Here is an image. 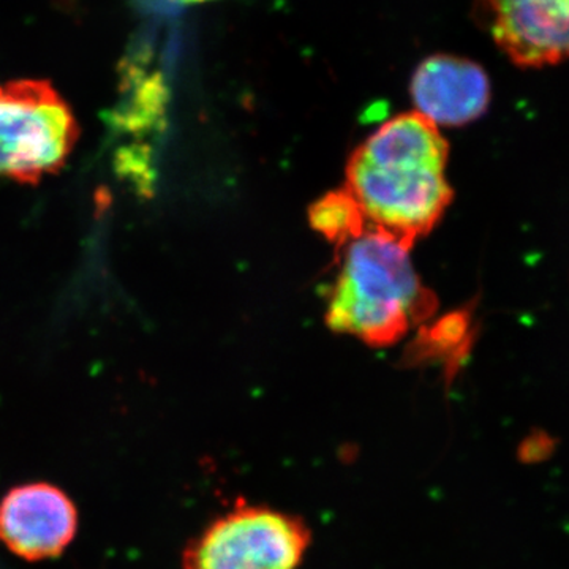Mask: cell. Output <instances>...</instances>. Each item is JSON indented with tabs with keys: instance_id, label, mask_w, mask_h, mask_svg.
<instances>
[{
	"instance_id": "cell-1",
	"label": "cell",
	"mask_w": 569,
	"mask_h": 569,
	"mask_svg": "<svg viewBox=\"0 0 569 569\" xmlns=\"http://www.w3.org/2000/svg\"><path fill=\"white\" fill-rule=\"evenodd\" d=\"M448 142L436 123L408 112L380 127L347 164V192L370 228L408 249L440 222L452 201L447 181Z\"/></svg>"
},
{
	"instance_id": "cell-2",
	"label": "cell",
	"mask_w": 569,
	"mask_h": 569,
	"mask_svg": "<svg viewBox=\"0 0 569 569\" xmlns=\"http://www.w3.org/2000/svg\"><path fill=\"white\" fill-rule=\"evenodd\" d=\"M340 250L326 312L332 331L358 337L367 346L388 347L433 317L436 295L422 284L402 242L369 228Z\"/></svg>"
},
{
	"instance_id": "cell-3",
	"label": "cell",
	"mask_w": 569,
	"mask_h": 569,
	"mask_svg": "<svg viewBox=\"0 0 569 569\" xmlns=\"http://www.w3.org/2000/svg\"><path fill=\"white\" fill-rule=\"evenodd\" d=\"M78 134L73 112L50 82L0 84V178L36 186L59 173Z\"/></svg>"
},
{
	"instance_id": "cell-4",
	"label": "cell",
	"mask_w": 569,
	"mask_h": 569,
	"mask_svg": "<svg viewBox=\"0 0 569 569\" xmlns=\"http://www.w3.org/2000/svg\"><path fill=\"white\" fill-rule=\"evenodd\" d=\"M305 520L236 501L183 552V569H298L309 549Z\"/></svg>"
},
{
	"instance_id": "cell-5",
	"label": "cell",
	"mask_w": 569,
	"mask_h": 569,
	"mask_svg": "<svg viewBox=\"0 0 569 569\" xmlns=\"http://www.w3.org/2000/svg\"><path fill=\"white\" fill-rule=\"evenodd\" d=\"M77 529L73 501L47 482L14 488L0 503V539L22 559L37 561L61 556Z\"/></svg>"
},
{
	"instance_id": "cell-6",
	"label": "cell",
	"mask_w": 569,
	"mask_h": 569,
	"mask_svg": "<svg viewBox=\"0 0 569 569\" xmlns=\"http://www.w3.org/2000/svg\"><path fill=\"white\" fill-rule=\"evenodd\" d=\"M490 32L516 66L538 69L569 58V0H482Z\"/></svg>"
},
{
	"instance_id": "cell-7",
	"label": "cell",
	"mask_w": 569,
	"mask_h": 569,
	"mask_svg": "<svg viewBox=\"0 0 569 569\" xmlns=\"http://www.w3.org/2000/svg\"><path fill=\"white\" fill-rule=\"evenodd\" d=\"M417 112L436 126L459 127L488 111L492 89L477 62L436 54L419 63L410 84Z\"/></svg>"
},
{
	"instance_id": "cell-8",
	"label": "cell",
	"mask_w": 569,
	"mask_h": 569,
	"mask_svg": "<svg viewBox=\"0 0 569 569\" xmlns=\"http://www.w3.org/2000/svg\"><path fill=\"white\" fill-rule=\"evenodd\" d=\"M309 220L339 250L370 228L361 206L347 190L326 193L309 209Z\"/></svg>"
},
{
	"instance_id": "cell-9",
	"label": "cell",
	"mask_w": 569,
	"mask_h": 569,
	"mask_svg": "<svg viewBox=\"0 0 569 569\" xmlns=\"http://www.w3.org/2000/svg\"><path fill=\"white\" fill-rule=\"evenodd\" d=\"M468 351V316L451 313L437 323L419 331L417 339L408 348L407 358L411 362L447 361L458 366Z\"/></svg>"
},
{
	"instance_id": "cell-10",
	"label": "cell",
	"mask_w": 569,
	"mask_h": 569,
	"mask_svg": "<svg viewBox=\"0 0 569 569\" xmlns=\"http://www.w3.org/2000/svg\"><path fill=\"white\" fill-rule=\"evenodd\" d=\"M173 2L183 3V6H189V3L208 2V0H173Z\"/></svg>"
}]
</instances>
